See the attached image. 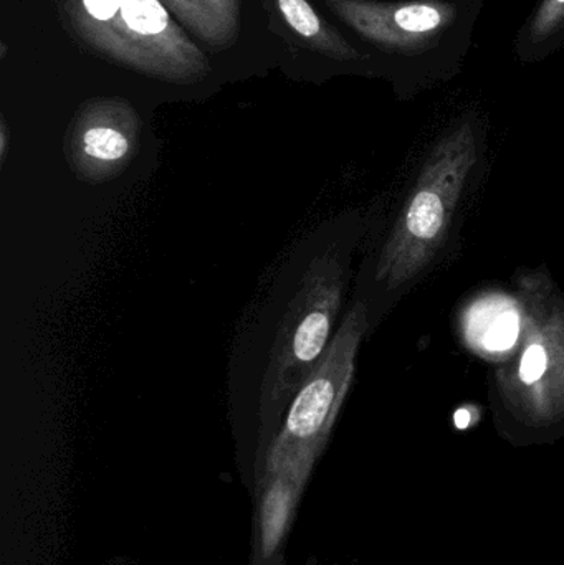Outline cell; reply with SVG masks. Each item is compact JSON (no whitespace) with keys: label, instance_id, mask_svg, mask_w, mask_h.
<instances>
[{"label":"cell","instance_id":"ba28073f","mask_svg":"<svg viewBox=\"0 0 564 565\" xmlns=\"http://www.w3.org/2000/svg\"><path fill=\"white\" fill-rule=\"evenodd\" d=\"M287 25L315 52L344 65H370L366 53L328 23L308 0H275Z\"/></svg>","mask_w":564,"mask_h":565},{"label":"cell","instance_id":"30bf717a","mask_svg":"<svg viewBox=\"0 0 564 565\" xmlns=\"http://www.w3.org/2000/svg\"><path fill=\"white\" fill-rule=\"evenodd\" d=\"M529 25L545 42L564 45V0H536Z\"/></svg>","mask_w":564,"mask_h":565},{"label":"cell","instance_id":"7a4b0ae2","mask_svg":"<svg viewBox=\"0 0 564 565\" xmlns=\"http://www.w3.org/2000/svg\"><path fill=\"white\" fill-rule=\"evenodd\" d=\"M479 119L469 116L434 146L384 244L376 280L404 288L419 278L446 244L457 205L480 158Z\"/></svg>","mask_w":564,"mask_h":565},{"label":"cell","instance_id":"7c38bea8","mask_svg":"<svg viewBox=\"0 0 564 565\" xmlns=\"http://www.w3.org/2000/svg\"><path fill=\"white\" fill-rule=\"evenodd\" d=\"M307 565H320V564L317 563V559H315V557H310V561H308Z\"/></svg>","mask_w":564,"mask_h":565},{"label":"cell","instance_id":"8fae6325","mask_svg":"<svg viewBox=\"0 0 564 565\" xmlns=\"http://www.w3.org/2000/svg\"><path fill=\"white\" fill-rule=\"evenodd\" d=\"M7 138H9V135H7V125L6 121H2V131H0V154H2V161H6Z\"/></svg>","mask_w":564,"mask_h":565},{"label":"cell","instance_id":"8992f818","mask_svg":"<svg viewBox=\"0 0 564 565\" xmlns=\"http://www.w3.org/2000/svg\"><path fill=\"white\" fill-rule=\"evenodd\" d=\"M139 118L125 99L102 98L86 103L68 136V156L82 178L103 181L119 174L135 156Z\"/></svg>","mask_w":564,"mask_h":565},{"label":"cell","instance_id":"52a82bcc","mask_svg":"<svg viewBox=\"0 0 564 565\" xmlns=\"http://www.w3.org/2000/svg\"><path fill=\"white\" fill-rule=\"evenodd\" d=\"M313 468L287 465L257 478L251 565H285V546Z\"/></svg>","mask_w":564,"mask_h":565},{"label":"cell","instance_id":"5b68a950","mask_svg":"<svg viewBox=\"0 0 564 565\" xmlns=\"http://www.w3.org/2000/svg\"><path fill=\"white\" fill-rule=\"evenodd\" d=\"M304 282L278 332L264 384V401L278 417L330 344L343 296V265L337 257L313 262Z\"/></svg>","mask_w":564,"mask_h":565},{"label":"cell","instance_id":"277c9868","mask_svg":"<svg viewBox=\"0 0 564 565\" xmlns=\"http://www.w3.org/2000/svg\"><path fill=\"white\" fill-rule=\"evenodd\" d=\"M366 329L368 306L354 302L323 358L295 392L287 417L265 451L260 473L287 465H317L350 392Z\"/></svg>","mask_w":564,"mask_h":565},{"label":"cell","instance_id":"9c48e42d","mask_svg":"<svg viewBox=\"0 0 564 565\" xmlns=\"http://www.w3.org/2000/svg\"><path fill=\"white\" fill-rule=\"evenodd\" d=\"M212 49L234 45L241 30V0H161Z\"/></svg>","mask_w":564,"mask_h":565},{"label":"cell","instance_id":"3957f363","mask_svg":"<svg viewBox=\"0 0 564 565\" xmlns=\"http://www.w3.org/2000/svg\"><path fill=\"white\" fill-rule=\"evenodd\" d=\"M520 341L497 372L500 398L523 427L546 430L564 420V302L542 274L519 285Z\"/></svg>","mask_w":564,"mask_h":565},{"label":"cell","instance_id":"6da1fadb","mask_svg":"<svg viewBox=\"0 0 564 565\" xmlns=\"http://www.w3.org/2000/svg\"><path fill=\"white\" fill-rule=\"evenodd\" d=\"M486 0H324L403 98L459 75Z\"/></svg>","mask_w":564,"mask_h":565}]
</instances>
